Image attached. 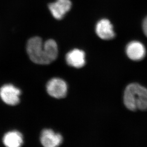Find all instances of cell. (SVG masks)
Listing matches in <instances>:
<instances>
[{
  "label": "cell",
  "mask_w": 147,
  "mask_h": 147,
  "mask_svg": "<svg viewBox=\"0 0 147 147\" xmlns=\"http://www.w3.org/2000/svg\"><path fill=\"white\" fill-rule=\"evenodd\" d=\"M27 50L30 60L39 64H48L56 60L58 56L57 43L49 39L43 43L39 37H33L28 40Z\"/></svg>",
  "instance_id": "6da1fadb"
},
{
  "label": "cell",
  "mask_w": 147,
  "mask_h": 147,
  "mask_svg": "<svg viewBox=\"0 0 147 147\" xmlns=\"http://www.w3.org/2000/svg\"><path fill=\"white\" fill-rule=\"evenodd\" d=\"M124 103L131 111H147V89L137 83H131L125 89Z\"/></svg>",
  "instance_id": "7a4b0ae2"
},
{
  "label": "cell",
  "mask_w": 147,
  "mask_h": 147,
  "mask_svg": "<svg viewBox=\"0 0 147 147\" xmlns=\"http://www.w3.org/2000/svg\"><path fill=\"white\" fill-rule=\"evenodd\" d=\"M21 90L13 85L5 84L0 89V97L5 103L14 106L20 102Z\"/></svg>",
  "instance_id": "3957f363"
},
{
  "label": "cell",
  "mask_w": 147,
  "mask_h": 147,
  "mask_svg": "<svg viewBox=\"0 0 147 147\" xmlns=\"http://www.w3.org/2000/svg\"><path fill=\"white\" fill-rule=\"evenodd\" d=\"M46 90L52 97L62 98L65 97L67 92V85L64 80L54 78L50 80L46 85Z\"/></svg>",
  "instance_id": "277c9868"
},
{
  "label": "cell",
  "mask_w": 147,
  "mask_h": 147,
  "mask_svg": "<svg viewBox=\"0 0 147 147\" xmlns=\"http://www.w3.org/2000/svg\"><path fill=\"white\" fill-rule=\"evenodd\" d=\"M72 3L69 0H57L49 4V9L55 19L61 20L71 9Z\"/></svg>",
  "instance_id": "5b68a950"
},
{
  "label": "cell",
  "mask_w": 147,
  "mask_h": 147,
  "mask_svg": "<svg viewBox=\"0 0 147 147\" xmlns=\"http://www.w3.org/2000/svg\"><path fill=\"white\" fill-rule=\"evenodd\" d=\"M126 52L128 57L134 61L142 60L146 56V49L144 46L137 41L129 42L127 46Z\"/></svg>",
  "instance_id": "8992f818"
},
{
  "label": "cell",
  "mask_w": 147,
  "mask_h": 147,
  "mask_svg": "<svg viewBox=\"0 0 147 147\" xmlns=\"http://www.w3.org/2000/svg\"><path fill=\"white\" fill-rule=\"evenodd\" d=\"M40 142L45 147H56L62 143L63 138L59 133L50 129H45L41 134Z\"/></svg>",
  "instance_id": "52a82bcc"
},
{
  "label": "cell",
  "mask_w": 147,
  "mask_h": 147,
  "mask_svg": "<svg viewBox=\"0 0 147 147\" xmlns=\"http://www.w3.org/2000/svg\"><path fill=\"white\" fill-rule=\"evenodd\" d=\"M96 32L99 37L105 40L112 39L115 36L112 24L109 20L105 19L101 20L97 22Z\"/></svg>",
  "instance_id": "ba28073f"
},
{
  "label": "cell",
  "mask_w": 147,
  "mask_h": 147,
  "mask_svg": "<svg viewBox=\"0 0 147 147\" xmlns=\"http://www.w3.org/2000/svg\"><path fill=\"white\" fill-rule=\"evenodd\" d=\"M86 54L83 51L75 49L70 51L66 55L67 64L74 68H82L86 63Z\"/></svg>",
  "instance_id": "9c48e42d"
},
{
  "label": "cell",
  "mask_w": 147,
  "mask_h": 147,
  "mask_svg": "<svg viewBox=\"0 0 147 147\" xmlns=\"http://www.w3.org/2000/svg\"><path fill=\"white\" fill-rule=\"evenodd\" d=\"M3 142L4 145L6 147H20L24 143L23 136L18 131H11L4 135Z\"/></svg>",
  "instance_id": "30bf717a"
},
{
  "label": "cell",
  "mask_w": 147,
  "mask_h": 147,
  "mask_svg": "<svg viewBox=\"0 0 147 147\" xmlns=\"http://www.w3.org/2000/svg\"><path fill=\"white\" fill-rule=\"evenodd\" d=\"M143 32L147 37V16L145 18L142 24Z\"/></svg>",
  "instance_id": "8fae6325"
}]
</instances>
